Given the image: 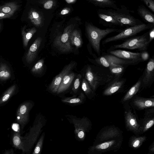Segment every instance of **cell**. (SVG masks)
<instances>
[{"label":"cell","mask_w":154,"mask_h":154,"mask_svg":"<svg viewBox=\"0 0 154 154\" xmlns=\"http://www.w3.org/2000/svg\"><path fill=\"white\" fill-rule=\"evenodd\" d=\"M154 81V58L150 59L146 67L143 75L141 78V86L143 89L149 87Z\"/></svg>","instance_id":"9a60e30c"},{"label":"cell","mask_w":154,"mask_h":154,"mask_svg":"<svg viewBox=\"0 0 154 154\" xmlns=\"http://www.w3.org/2000/svg\"><path fill=\"white\" fill-rule=\"evenodd\" d=\"M141 128V134L146 132L154 124V108L147 109L145 110L143 118L140 121Z\"/></svg>","instance_id":"ac0fdd59"},{"label":"cell","mask_w":154,"mask_h":154,"mask_svg":"<svg viewBox=\"0 0 154 154\" xmlns=\"http://www.w3.org/2000/svg\"><path fill=\"white\" fill-rule=\"evenodd\" d=\"M11 16L2 12H0V19H2L9 18Z\"/></svg>","instance_id":"ee69618b"},{"label":"cell","mask_w":154,"mask_h":154,"mask_svg":"<svg viewBox=\"0 0 154 154\" xmlns=\"http://www.w3.org/2000/svg\"><path fill=\"white\" fill-rule=\"evenodd\" d=\"M80 74L95 92L99 87L108 84L116 77L109 70L89 65L83 69Z\"/></svg>","instance_id":"6da1fadb"},{"label":"cell","mask_w":154,"mask_h":154,"mask_svg":"<svg viewBox=\"0 0 154 154\" xmlns=\"http://www.w3.org/2000/svg\"><path fill=\"white\" fill-rule=\"evenodd\" d=\"M36 29L33 28L29 29L27 32L25 31L24 27H23L22 30V35L23 38V44L24 46L27 47L28 43L33 35L36 32Z\"/></svg>","instance_id":"d6a6232c"},{"label":"cell","mask_w":154,"mask_h":154,"mask_svg":"<svg viewBox=\"0 0 154 154\" xmlns=\"http://www.w3.org/2000/svg\"><path fill=\"white\" fill-rule=\"evenodd\" d=\"M82 77L80 73L77 74L72 82L70 94L73 96H77L81 91Z\"/></svg>","instance_id":"484cf974"},{"label":"cell","mask_w":154,"mask_h":154,"mask_svg":"<svg viewBox=\"0 0 154 154\" xmlns=\"http://www.w3.org/2000/svg\"><path fill=\"white\" fill-rule=\"evenodd\" d=\"M46 122L47 119L45 116L39 112L29 132L24 137H22L24 152H29L31 149Z\"/></svg>","instance_id":"3957f363"},{"label":"cell","mask_w":154,"mask_h":154,"mask_svg":"<svg viewBox=\"0 0 154 154\" xmlns=\"http://www.w3.org/2000/svg\"><path fill=\"white\" fill-rule=\"evenodd\" d=\"M141 86V78L128 91L121 100V102L124 103L132 98L138 92Z\"/></svg>","instance_id":"d4e9b609"},{"label":"cell","mask_w":154,"mask_h":154,"mask_svg":"<svg viewBox=\"0 0 154 154\" xmlns=\"http://www.w3.org/2000/svg\"><path fill=\"white\" fill-rule=\"evenodd\" d=\"M11 152L10 151H7L5 152L4 154H11Z\"/></svg>","instance_id":"7dc6e473"},{"label":"cell","mask_w":154,"mask_h":154,"mask_svg":"<svg viewBox=\"0 0 154 154\" xmlns=\"http://www.w3.org/2000/svg\"><path fill=\"white\" fill-rule=\"evenodd\" d=\"M131 104L133 107L138 110L154 108V98L137 96L132 100Z\"/></svg>","instance_id":"d6986e66"},{"label":"cell","mask_w":154,"mask_h":154,"mask_svg":"<svg viewBox=\"0 0 154 154\" xmlns=\"http://www.w3.org/2000/svg\"><path fill=\"white\" fill-rule=\"evenodd\" d=\"M45 134L43 133L38 140L32 154H40L43 144Z\"/></svg>","instance_id":"d590c367"},{"label":"cell","mask_w":154,"mask_h":154,"mask_svg":"<svg viewBox=\"0 0 154 154\" xmlns=\"http://www.w3.org/2000/svg\"><path fill=\"white\" fill-rule=\"evenodd\" d=\"M28 17L33 24L37 27L41 26L43 23L42 17L35 10L32 9L29 13Z\"/></svg>","instance_id":"f546056e"},{"label":"cell","mask_w":154,"mask_h":154,"mask_svg":"<svg viewBox=\"0 0 154 154\" xmlns=\"http://www.w3.org/2000/svg\"><path fill=\"white\" fill-rule=\"evenodd\" d=\"M76 65V63L75 62H71L66 65L61 71L54 78L47 87L46 91L56 95L58 88L63 78L66 75L72 71Z\"/></svg>","instance_id":"7c38bea8"},{"label":"cell","mask_w":154,"mask_h":154,"mask_svg":"<svg viewBox=\"0 0 154 154\" xmlns=\"http://www.w3.org/2000/svg\"><path fill=\"white\" fill-rule=\"evenodd\" d=\"M54 4V1L53 0H48L45 2L44 4V8L48 9L51 8Z\"/></svg>","instance_id":"ab89813d"},{"label":"cell","mask_w":154,"mask_h":154,"mask_svg":"<svg viewBox=\"0 0 154 154\" xmlns=\"http://www.w3.org/2000/svg\"><path fill=\"white\" fill-rule=\"evenodd\" d=\"M146 139L147 137L146 136L133 135L129 139L128 146L130 147L133 149H137L140 147Z\"/></svg>","instance_id":"4316f807"},{"label":"cell","mask_w":154,"mask_h":154,"mask_svg":"<svg viewBox=\"0 0 154 154\" xmlns=\"http://www.w3.org/2000/svg\"><path fill=\"white\" fill-rule=\"evenodd\" d=\"M117 10L108 9L111 14L122 25L126 28L143 24L141 21L131 15L130 11L125 6Z\"/></svg>","instance_id":"ba28073f"},{"label":"cell","mask_w":154,"mask_h":154,"mask_svg":"<svg viewBox=\"0 0 154 154\" xmlns=\"http://www.w3.org/2000/svg\"><path fill=\"white\" fill-rule=\"evenodd\" d=\"M70 40L71 44L77 48L81 47L82 44L80 33L77 30L72 31L70 36Z\"/></svg>","instance_id":"1f68e13d"},{"label":"cell","mask_w":154,"mask_h":154,"mask_svg":"<svg viewBox=\"0 0 154 154\" xmlns=\"http://www.w3.org/2000/svg\"><path fill=\"white\" fill-rule=\"evenodd\" d=\"M123 131L114 125L106 126L101 128L97 134L93 144L122 137Z\"/></svg>","instance_id":"9c48e42d"},{"label":"cell","mask_w":154,"mask_h":154,"mask_svg":"<svg viewBox=\"0 0 154 154\" xmlns=\"http://www.w3.org/2000/svg\"><path fill=\"white\" fill-rule=\"evenodd\" d=\"M5 65L2 66L0 71V76L1 77H7L9 75V73L6 69Z\"/></svg>","instance_id":"74e56055"},{"label":"cell","mask_w":154,"mask_h":154,"mask_svg":"<svg viewBox=\"0 0 154 154\" xmlns=\"http://www.w3.org/2000/svg\"><path fill=\"white\" fill-rule=\"evenodd\" d=\"M152 12H154V1L153 0H142Z\"/></svg>","instance_id":"8d00e7d4"},{"label":"cell","mask_w":154,"mask_h":154,"mask_svg":"<svg viewBox=\"0 0 154 154\" xmlns=\"http://www.w3.org/2000/svg\"><path fill=\"white\" fill-rule=\"evenodd\" d=\"M148 32L140 36L128 39L121 44L114 45L110 49L123 48L129 49H137L143 51H146L149 44Z\"/></svg>","instance_id":"277c9868"},{"label":"cell","mask_w":154,"mask_h":154,"mask_svg":"<svg viewBox=\"0 0 154 154\" xmlns=\"http://www.w3.org/2000/svg\"><path fill=\"white\" fill-rule=\"evenodd\" d=\"M120 76L115 77L108 84V86L103 92V95H111L122 87L125 80L124 79L120 78Z\"/></svg>","instance_id":"ffe728a7"},{"label":"cell","mask_w":154,"mask_h":154,"mask_svg":"<svg viewBox=\"0 0 154 154\" xmlns=\"http://www.w3.org/2000/svg\"><path fill=\"white\" fill-rule=\"evenodd\" d=\"M123 29L107 28L101 29L91 23L86 26V30L88 40L92 47L98 56L100 54V42L101 40L110 33L121 32Z\"/></svg>","instance_id":"7a4b0ae2"},{"label":"cell","mask_w":154,"mask_h":154,"mask_svg":"<svg viewBox=\"0 0 154 154\" xmlns=\"http://www.w3.org/2000/svg\"><path fill=\"white\" fill-rule=\"evenodd\" d=\"M73 27L72 24L67 26L63 33L57 36L54 41L55 45L62 52L70 51L72 49L71 45L70 36Z\"/></svg>","instance_id":"5bb4252c"},{"label":"cell","mask_w":154,"mask_h":154,"mask_svg":"<svg viewBox=\"0 0 154 154\" xmlns=\"http://www.w3.org/2000/svg\"><path fill=\"white\" fill-rule=\"evenodd\" d=\"M125 66L113 64L110 66L109 70L110 73L115 76H121L125 69Z\"/></svg>","instance_id":"e575fe53"},{"label":"cell","mask_w":154,"mask_h":154,"mask_svg":"<svg viewBox=\"0 0 154 154\" xmlns=\"http://www.w3.org/2000/svg\"><path fill=\"white\" fill-rule=\"evenodd\" d=\"M65 117L69 122L73 124L75 133L78 137L80 140H84L86 133L91 129L92 124L91 120L87 117L78 118L72 114L66 115Z\"/></svg>","instance_id":"5b68a950"},{"label":"cell","mask_w":154,"mask_h":154,"mask_svg":"<svg viewBox=\"0 0 154 154\" xmlns=\"http://www.w3.org/2000/svg\"><path fill=\"white\" fill-rule=\"evenodd\" d=\"M76 74L77 73L72 71L64 76L58 88L56 95L61 96L66 93L71 88L73 82Z\"/></svg>","instance_id":"e0dca14e"},{"label":"cell","mask_w":154,"mask_h":154,"mask_svg":"<svg viewBox=\"0 0 154 154\" xmlns=\"http://www.w3.org/2000/svg\"><path fill=\"white\" fill-rule=\"evenodd\" d=\"M11 154H14L13 153V152L12 151H11Z\"/></svg>","instance_id":"c3c4849f"},{"label":"cell","mask_w":154,"mask_h":154,"mask_svg":"<svg viewBox=\"0 0 154 154\" xmlns=\"http://www.w3.org/2000/svg\"><path fill=\"white\" fill-rule=\"evenodd\" d=\"M65 1L68 4L72 3L76 1V0H66Z\"/></svg>","instance_id":"bcb514c9"},{"label":"cell","mask_w":154,"mask_h":154,"mask_svg":"<svg viewBox=\"0 0 154 154\" xmlns=\"http://www.w3.org/2000/svg\"><path fill=\"white\" fill-rule=\"evenodd\" d=\"M10 97V95L9 94H7L5 95L3 97L2 100L3 102H5Z\"/></svg>","instance_id":"f6af8a7d"},{"label":"cell","mask_w":154,"mask_h":154,"mask_svg":"<svg viewBox=\"0 0 154 154\" xmlns=\"http://www.w3.org/2000/svg\"><path fill=\"white\" fill-rule=\"evenodd\" d=\"M1 25H0V29H1Z\"/></svg>","instance_id":"681fc988"},{"label":"cell","mask_w":154,"mask_h":154,"mask_svg":"<svg viewBox=\"0 0 154 154\" xmlns=\"http://www.w3.org/2000/svg\"><path fill=\"white\" fill-rule=\"evenodd\" d=\"M70 9L69 8H66L63 9L60 12V14L62 15L66 14L69 13Z\"/></svg>","instance_id":"7bdbcfd3"},{"label":"cell","mask_w":154,"mask_h":154,"mask_svg":"<svg viewBox=\"0 0 154 154\" xmlns=\"http://www.w3.org/2000/svg\"><path fill=\"white\" fill-rule=\"evenodd\" d=\"M86 97L82 91L76 97H70L63 96L60 99L63 103L71 106H75L84 103L86 100Z\"/></svg>","instance_id":"44dd1931"},{"label":"cell","mask_w":154,"mask_h":154,"mask_svg":"<svg viewBox=\"0 0 154 154\" xmlns=\"http://www.w3.org/2000/svg\"><path fill=\"white\" fill-rule=\"evenodd\" d=\"M139 15L144 21L148 24H154V15L143 5H139L137 9Z\"/></svg>","instance_id":"603a6c76"},{"label":"cell","mask_w":154,"mask_h":154,"mask_svg":"<svg viewBox=\"0 0 154 154\" xmlns=\"http://www.w3.org/2000/svg\"><path fill=\"white\" fill-rule=\"evenodd\" d=\"M149 43L152 41L154 38V28L151 29L149 33Z\"/></svg>","instance_id":"60d3db41"},{"label":"cell","mask_w":154,"mask_h":154,"mask_svg":"<svg viewBox=\"0 0 154 154\" xmlns=\"http://www.w3.org/2000/svg\"><path fill=\"white\" fill-rule=\"evenodd\" d=\"M123 140L122 137L93 144L88 149V154H102L111 151L117 152L121 148Z\"/></svg>","instance_id":"8992f818"},{"label":"cell","mask_w":154,"mask_h":154,"mask_svg":"<svg viewBox=\"0 0 154 154\" xmlns=\"http://www.w3.org/2000/svg\"><path fill=\"white\" fill-rule=\"evenodd\" d=\"M81 89L85 96L88 99L92 100L95 97L96 94L92 89L87 81L82 78Z\"/></svg>","instance_id":"f1b7e54d"},{"label":"cell","mask_w":154,"mask_h":154,"mask_svg":"<svg viewBox=\"0 0 154 154\" xmlns=\"http://www.w3.org/2000/svg\"><path fill=\"white\" fill-rule=\"evenodd\" d=\"M154 27V24H143L127 27L122 29L118 34L107 38L103 41V45L108 43L122 40L135 35L144 30L151 29Z\"/></svg>","instance_id":"52a82bcc"},{"label":"cell","mask_w":154,"mask_h":154,"mask_svg":"<svg viewBox=\"0 0 154 154\" xmlns=\"http://www.w3.org/2000/svg\"><path fill=\"white\" fill-rule=\"evenodd\" d=\"M94 60L97 65L106 68H109L110 66L113 64L125 66L137 63L133 61L120 58L110 54L97 57Z\"/></svg>","instance_id":"30bf717a"},{"label":"cell","mask_w":154,"mask_h":154,"mask_svg":"<svg viewBox=\"0 0 154 154\" xmlns=\"http://www.w3.org/2000/svg\"><path fill=\"white\" fill-rule=\"evenodd\" d=\"M44 61L43 59L39 60L31 69V72L35 76L38 77L44 75L45 73Z\"/></svg>","instance_id":"4dcf8cb0"},{"label":"cell","mask_w":154,"mask_h":154,"mask_svg":"<svg viewBox=\"0 0 154 154\" xmlns=\"http://www.w3.org/2000/svg\"><path fill=\"white\" fill-rule=\"evenodd\" d=\"M97 14L99 23L104 26L121 29L125 27L111 14L108 9H98Z\"/></svg>","instance_id":"4fadbf2b"},{"label":"cell","mask_w":154,"mask_h":154,"mask_svg":"<svg viewBox=\"0 0 154 154\" xmlns=\"http://www.w3.org/2000/svg\"><path fill=\"white\" fill-rule=\"evenodd\" d=\"M19 5L14 2L6 3L0 6V12L11 16L17 10Z\"/></svg>","instance_id":"83f0119b"},{"label":"cell","mask_w":154,"mask_h":154,"mask_svg":"<svg viewBox=\"0 0 154 154\" xmlns=\"http://www.w3.org/2000/svg\"><path fill=\"white\" fill-rule=\"evenodd\" d=\"M109 53L120 58L138 63L142 61L140 52H133L121 50H109Z\"/></svg>","instance_id":"2e32d148"},{"label":"cell","mask_w":154,"mask_h":154,"mask_svg":"<svg viewBox=\"0 0 154 154\" xmlns=\"http://www.w3.org/2000/svg\"><path fill=\"white\" fill-rule=\"evenodd\" d=\"M149 152L150 154H153L154 153V142L149 146L148 148Z\"/></svg>","instance_id":"b9f144b4"},{"label":"cell","mask_w":154,"mask_h":154,"mask_svg":"<svg viewBox=\"0 0 154 154\" xmlns=\"http://www.w3.org/2000/svg\"><path fill=\"white\" fill-rule=\"evenodd\" d=\"M140 53V57L142 61H145L149 58V55L146 51H141Z\"/></svg>","instance_id":"f35d334b"},{"label":"cell","mask_w":154,"mask_h":154,"mask_svg":"<svg viewBox=\"0 0 154 154\" xmlns=\"http://www.w3.org/2000/svg\"><path fill=\"white\" fill-rule=\"evenodd\" d=\"M89 2L96 6L100 8H109L117 10L118 7L116 1L111 0H91Z\"/></svg>","instance_id":"cb8c5ba5"},{"label":"cell","mask_w":154,"mask_h":154,"mask_svg":"<svg viewBox=\"0 0 154 154\" xmlns=\"http://www.w3.org/2000/svg\"><path fill=\"white\" fill-rule=\"evenodd\" d=\"M12 142L14 146L16 148L24 152L22 141V137L19 132H16L14 134Z\"/></svg>","instance_id":"836d02e7"},{"label":"cell","mask_w":154,"mask_h":154,"mask_svg":"<svg viewBox=\"0 0 154 154\" xmlns=\"http://www.w3.org/2000/svg\"><path fill=\"white\" fill-rule=\"evenodd\" d=\"M41 41L42 38L38 37L30 47L26 55V59L28 63H31L35 58Z\"/></svg>","instance_id":"7402d4cb"},{"label":"cell","mask_w":154,"mask_h":154,"mask_svg":"<svg viewBox=\"0 0 154 154\" xmlns=\"http://www.w3.org/2000/svg\"><path fill=\"white\" fill-rule=\"evenodd\" d=\"M125 123L126 129L136 136L141 134L140 121L130 108H126L124 111Z\"/></svg>","instance_id":"8fae6325"}]
</instances>
